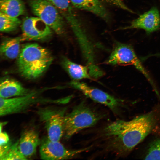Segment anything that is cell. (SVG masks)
Returning a JSON list of instances; mask_svg holds the SVG:
<instances>
[{"mask_svg":"<svg viewBox=\"0 0 160 160\" xmlns=\"http://www.w3.org/2000/svg\"><path fill=\"white\" fill-rule=\"evenodd\" d=\"M156 121V113L153 111L130 121L110 123L102 132L106 149L119 155L128 153L149 134Z\"/></svg>","mask_w":160,"mask_h":160,"instance_id":"cell-1","label":"cell"},{"mask_svg":"<svg viewBox=\"0 0 160 160\" xmlns=\"http://www.w3.org/2000/svg\"><path fill=\"white\" fill-rule=\"evenodd\" d=\"M53 60L47 49L37 44H28L23 47L17 57L18 71L25 78L35 79L45 72Z\"/></svg>","mask_w":160,"mask_h":160,"instance_id":"cell-2","label":"cell"},{"mask_svg":"<svg viewBox=\"0 0 160 160\" xmlns=\"http://www.w3.org/2000/svg\"><path fill=\"white\" fill-rule=\"evenodd\" d=\"M54 88L45 87L31 90L25 95L10 98L0 97V116L24 113L37 104H60L66 103L69 100V97L52 99L44 98L41 96L45 91Z\"/></svg>","mask_w":160,"mask_h":160,"instance_id":"cell-3","label":"cell"},{"mask_svg":"<svg viewBox=\"0 0 160 160\" xmlns=\"http://www.w3.org/2000/svg\"><path fill=\"white\" fill-rule=\"evenodd\" d=\"M64 18L76 37L90 75L95 78L101 77L104 72L96 62L93 44L73 9H71Z\"/></svg>","mask_w":160,"mask_h":160,"instance_id":"cell-4","label":"cell"},{"mask_svg":"<svg viewBox=\"0 0 160 160\" xmlns=\"http://www.w3.org/2000/svg\"><path fill=\"white\" fill-rule=\"evenodd\" d=\"M102 117L82 102L75 106L64 119L63 136L69 139L80 131L92 127Z\"/></svg>","mask_w":160,"mask_h":160,"instance_id":"cell-5","label":"cell"},{"mask_svg":"<svg viewBox=\"0 0 160 160\" xmlns=\"http://www.w3.org/2000/svg\"><path fill=\"white\" fill-rule=\"evenodd\" d=\"M105 63L112 65H130L134 66L146 78L156 92V86L152 79L130 44L116 41L111 52Z\"/></svg>","mask_w":160,"mask_h":160,"instance_id":"cell-6","label":"cell"},{"mask_svg":"<svg viewBox=\"0 0 160 160\" xmlns=\"http://www.w3.org/2000/svg\"><path fill=\"white\" fill-rule=\"evenodd\" d=\"M66 108L54 106L40 107L36 113L43 124L47 137L53 141H59L63 135L64 121Z\"/></svg>","mask_w":160,"mask_h":160,"instance_id":"cell-7","label":"cell"},{"mask_svg":"<svg viewBox=\"0 0 160 160\" xmlns=\"http://www.w3.org/2000/svg\"><path fill=\"white\" fill-rule=\"evenodd\" d=\"M30 4L34 15L56 34L62 35L64 33L63 17L52 2L47 0H31Z\"/></svg>","mask_w":160,"mask_h":160,"instance_id":"cell-8","label":"cell"},{"mask_svg":"<svg viewBox=\"0 0 160 160\" xmlns=\"http://www.w3.org/2000/svg\"><path fill=\"white\" fill-rule=\"evenodd\" d=\"M40 146L41 159L46 160L69 159L89 148H87L76 150H68L59 141H52L47 136L42 140Z\"/></svg>","mask_w":160,"mask_h":160,"instance_id":"cell-9","label":"cell"},{"mask_svg":"<svg viewBox=\"0 0 160 160\" xmlns=\"http://www.w3.org/2000/svg\"><path fill=\"white\" fill-rule=\"evenodd\" d=\"M21 29L22 41L43 40L52 34V29L37 17L26 18L22 23Z\"/></svg>","mask_w":160,"mask_h":160,"instance_id":"cell-10","label":"cell"},{"mask_svg":"<svg viewBox=\"0 0 160 160\" xmlns=\"http://www.w3.org/2000/svg\"><path fill=\"white\" fill-rule=\"evenodd\" d=\"M69 85L81 91L93 100L106 105L114 111L116 110L119 105L120 101L119 99L101 90L89 86L84 82L73 80L70 82Z\"/></svg>","mask_w":160,"mask_h":160,"instance_id":"cell-11","label":"cell"},{"mask_svg":"<svg viewBox=\"0 0 160 160\" xmlns=\"http://www.w3.org/2000/svg\"><path fill=\"white\" fill-rule=\"evenodd\" d=\"M160 27L159 12L156 7H153L133 20L129 25L121 27L120 29H141L149 34L158 30Z\"/></svg>","mask_w":160,"mask_h":160,"instance_id":"cell-12","label":"cell"},{"mask_svg":"<svg viewBox=\"0 0 160 160\" xmlns=\"http://www.w3.org/2000/svg\"><path fill=\"white\" fill-rule=\"evenodd\" d=\"M41 143L37 132L33 129H29L22 133L19 140L18 146L21 153L27 158L35 153Z\"/></svg>","mask_w":160,"mask_h":160,"instance_id":"cell-13","label":"cell"},{"mask_svg":"<svg viewBox=\"0 0 160 160\" xmlns=\"http://www.w3.org/2000/svg\"><path fill=\"white\" fill-rule=\"evenodd\" d=\"M31 90L27 89L19 82L12 78L4 77L1 79L0 97L10 98L25 95Z\"/></svg>","mask_w":160,"mask_h":160,"instance_id":"cell-14","label":"cell"},{"mask_svg":"<svg viewBox=\"0 0 160 160\" xmlns=\"http://www.w3.org/2000/svg\"><path fill=\"white\" fill-rule=\"evenodd\" d=\"M75 7L93 13L104 20L108 21L109 13L100 0H69Z\"/></svg>","mask_w":160,"mask_h":160,"instance_id":"cell-15","label":"cell"},{"mask_svg":"<svg viewBox=\"0 0 160 160\" xmlns=\"http://www.w3.org/2000/svg\"><path fill=\"white\" fill-rule=\"evenodd\" d=\"M63 67L73 80L82 79H92L88 67L76 63L66 57H63L61 61Z\"/></svg>","mask_w":160,"mask_h":160,"instance_id":"cell-16","label":"cell"},{"mask_svg":"<svg viewBox=\"0 0 160 160\" xmlns=\"http://www.w3.org/2000/svg\"><path fill=\"white\" fill-rule=\"evenodd\" d=\"M21 36L9 38L4 39L0 48V54L4 58L14 59L18 57L21 49Z\"/></svg>","mask_w":160,"mask_h":160,"instance_id":"cell-17","label":"cell"},{"mask_svg":"<svg viewBox=\"0 0 160 160\" xmlns=\"http://www.w3.org/2000/svg\"><path fill=\"white\" fill-rule=\"evenodd\" d=\"M25 6L22 0H0V12L15 17L23 14Z\"/></svg>","mask_w":160,"mask_h":160,"instance_id":"cell-18","label":"cell"},{"mask_svg":"<svg viewBox=\"0 0 160 160\" xmlns=\"http://www.w3.org/2000/svg\"><path fill=\"white\" fill-rule=\"evenodd\" d=\"M17 17H12L0 12V30L2 32H9L16 30L21 24Z\"/></svg>","mask_w":160,"mask_h":160,"instance_id":"cell-19","label":"cell"},{"mask_svg":"<svg viewBox=\"0 0 160 160\" xmlns=\"http://www.w3.org/2000/svg\"><path fill=\"white\" fill-rule=\"evenodd\" d=\"M19 140L13 143L0 160H26L27 159L21 152L18 146Z\"/></svg>","mask_w":160,"mask_h":160,"instance_id":"cell-20","label":"cell"},{"mask_svg":"<svg viewBox=\"0 0 160 160\" xmlns=\"http://www.w3.org/2000/svg\"><path fill=\"white\" fill-rule=\"evenodd\" d=\"M145 158V160H160V138L150 145Z\"/></svg>","mask_w":160,"mask_h":160,"instance_id":"cell-21","label":"cell"},{"mask_svg":"<svg viewBox=\"0 0 160 160\" xmlns=\"http://www.w3.org/2000/svg\"><path fill=\"white\" fill-rule=\"evenodd\" d=\"M115 6L123 10L127 11L129 8L126 5L123 0H100Z\"/></svg>","mask_w":160,"mask_h":160,"instance_id":"cell-22","label":"cell"},{"mask_svg":"<svg viewBox=\"0 0 160 160\" xmlns=\"http://www.w3.org/2000/svg\"><path fill=\"white\" fill-rule=\"evenodd\" d=\"M10 140L7 133L2 131L0 133V145H3L8 143Z\"/></svg>","mask_w":160,"mask_h":160,"instance_id":"cell-23","label":"cell"},{"mask_svg":"<svg viewBox=\"0 0 160 160\" xmlns=\"http://www.w3.org/2000/svg\"><path fill=\"white\" fill-rule=\"evenodd\" d=\"M50 2H52V0H47Z\"/></svg>","mask_w":160,"mask_h":160,"instance_id":"cell-24","label":"cell"}]
</instances>
